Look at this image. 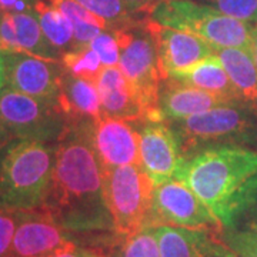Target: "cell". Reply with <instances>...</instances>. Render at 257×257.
I'll return each instance as SVG.
<instances>
[{"label": "cell", "instance_id": "f1b7e54d", "mask_svg": "<svg viewBox=\"0 0 257 257\" xmlns=\"http://www.w3.org/2000/svg\"><path fill=\"white\" fill-rule=\"evenodd\" d=\"M220 13L254 25L257 22V0H203Z\"/></svg>", "mask_w": 257, "mask_h": 257}, {"label": "cell", "instance_id": "7402d4cb", "mask_svg": "<svg viewBox=\"0 0 257 257\" xmlns=\"http://www.w3.org/2000/svg\"><path fill=\"white\" fill-rule=\"evenodd\" d=\"M32 10L50 45L62 55L76 47L73 28L60 10L45 0H35Z\"/></svg>", "mask_w": 257, "mask_h": 257}, {"label": "cell", "instance_id": "8fae6325", "mask_svg": "<svg viewBox=\"0 0 257 257\" xmlns=\"http://www.w3.org/2000/svg\"><path fill=\"white\" fill-rule=\"evenodd\" d=\"M133 123L109 116L89 121V138L101 170L140 166V135Z\"/></svg>", "mask_w": 257, "mask_h": 257}, {"label": "cell", "instance_id": "4fadbf2b", "mask_svg": "<svg viewBox=\"0 0 257 257\" xmlns=\"http://www.w3.org/2000/svg\"><path fill=\"white\" fill-rule=\"evenodd\" d=\"M140 135V166L155 186L175 180L184 157L166 120H145Z\"/></svg>", "mask_w": 257, "mask_h": 257}, {"label": "cell", "instance_id": "603a6c76", "mask_svg": "<svg viewBox=\"0 0 257 257\" xmlns=\"http://www.w3.org/2000/svg\"><path fill=\"white\" fill-rule=\"evenodd\" d=\"M49 3L60 10L70 22L73 28L76 46L89 45L94 37L109 29L104 20L93 15L90 10L82 6L77 0H49Z\"/></svg>", "mask_w": 257, "mask_h": 257}, {"label": "cell", "instance_id": "cb8c5ba5", "mask_svg": "<svg viewBox=\"0 0 257 257\" xmlns=\"http://www.w3.org/2000/svg\"><path fill=\"white\" fill-rule=\"evenodd\" d=\"M82 6L90 10L93 15L104 20L111 30L127 29L139 25L136 12L128 6L126 0H77Z\"/></svg>", "mask_w": 257, "mask_h": 257}, {"label": "cell", "instance_id": "2e32d148", "mask_svg": "<svg viewBox=\"0 0 257 257\" xmlns=\"http://www.w3.org/2000/svg\"><path fill=\"white\" fill-rule=\"evenodd\" d=\"M153 230L162 257H236L217 230L175 226H156Z\"/></svg>", "mask_w": 257, "mask_h": 257}, {"label": "cell", "instance_id": "836d02e7", "mask_svg": "<svg viewBox=\"0 0 257 257\" xmlns=\"http://www.w3.org/2000/svg\"><path fill=\"white\" fill-rule=\"evenodd\" d=\"M6 86V56L0 52V90Z\"/></svg>", "mask_w": 257, "mask_h": 257}, {"label": "cell", "instance_id": "7c38bea8", "mask_svg": "<svg viewBox=\"0 0 257 257\" xmlns=\"http://www.w3.org/2000/svg\"><path fill=\"white\" fill-rule=\"evenodd\" d=\"M143 26L156 47L163 82L214 53V47L207 42L190 33L162 26L147 16Z\"/></svg>", "mask_w": 257, "mask_h": 257}, {"label": "cell", "instance_id": "1f68e13d", "mask_svg": "<svg viewBox=\"0 0 257 257\" xmlns=\"http://www.w3.org/2000/svg\"><path fill=\"white\" fill-rule=\"evenodd\" d=\"M110 246H84L72 240L49 257H110Z\"/></svg>", "mask_w": 257, "mask_h": 257}, {"label": "cell", "instance_id": "9a60e30c", "mask_svg": "<svg viewBox=\"0 0 257 257\" xmlns=\"http://www.w3.org/2000/svg\"><path fill=\"white\" fill-rule=\"evenodd\" d=\"M0 52L28 53L52 60L62 59V53L50 45L32 12H2Z\"/></svg>", "mask_w": 257, "mask_h": 257}, {"label": "cell", "instance_id": "4316f807", "mask_svg": "<svg viewBox=\"0 0 257 257\" xmlns=\"http://www.w3.org/2000/svg\"><path fill=\"white\" fill-rule=\"evenodd\" d=\"M231 227L257 229V173L248 179L240 193Z\"/></svg>", "mask_w": 257, "mask_h": 257}, {"label": "cell", "instance_id": "ba28073f", "mask_svg": "<svg viewBox=\"0 0 257 257\" xmlns=\"http://www.w3.org/2000/svg\"><path fill=\"white\" fill-rule=\"evenodd\" d=\"M0 123L15 139L57 143L70 121L59 101L20 93L9 86L0 90Z\"/></svg>", "mask_w": 257, "mask_h": 257}, {"label": "cell", "instance_id": "9c48e42d", "mask_svg": "<svg viewBox=\"0 0 257 257\" xmlns=\"http://www.w3.org/2000/svg\"><path fill=\"white\" fill-rule=\"evenodd\" d=\"M156 226L223 230L220 221L214 217L209 207L189 186L179 180H170L155 187L147 227Z\"/></svg>", "mask_w": 257, "mask_h": 257}, {"label": "cell", "instance_id": "d6986e66", "mask_svg": "<svg viewBox=\"0 0 257 257\" xmlns=\"http://www.w3.org/2000/svg\"><path fill=\"white\" fill-rule=\"evenodd\" d=\"M59 104L70 123L100 119V96L96 82L64 73L59 94Z\"/></svg>", "mask_w": 257, "mask_h": 257}, {"label": "cell", "instance_id": "e0dca14e", "mask_svg": "<svg viewBox=\"0 0 257 257\" xmlns=\"http://www.w3.org/2000/svg\"><path fill=\"white\" fill-rule=\"evenodd\" d=\"M237 103L176 80H165L160 89L159 110L166 121L190 117L193 114L210 110L221 104ZM243 103V101H241Z\"/></svg>", "mask_w": 257, "mask_h": 257}, {"label": "cell", "instance_id": "3957f363", "mask_svg": "<svg viewBox=\"0 0 257 257\" xmlns=\"http://www.w3.org/2000/svg\"><path fill=\"white\" fill-rule=\"evenodd\" d=\"M56 143L13 139L0 152V207L15 211L45 206L52 186Z\"/></svg>", "mask_w": 257, "mask_h": 257}, {"label": "cell", "instance_id": "d590c367", "mask_svg": "<svg viewBox=\"0 0 257 257\" xmlns=\"http://www.w3.org/2000/svg\"><path fill=\"white\" fill-rule=\"evenodd\" d=\"M250 52L257 64V22L253 25V32H251V46H250Z\"/></svg>", "mask_w": 257, "mask_h": 257}, {"label": "cell", "instance_id": "f546056e", "mask_svg": "<svg viewBox=\"0 0 257 257\" xmlns=\"http://www.w3.org/2000/svg\"><path fill=\"white\" fill-rule=\"evenodd\" d=\"M89 46L99 55L101 63L104 67H113L117 66L120 60V46L117 37L114 32H101L99 36H96Z\"/></svg>", "mask_w": 257, "mask_h": 257}, {"label": "cell", "instance_id": "4dcf8cb0", "mask_svg": "<svg viewBox=\"0 0 257 257\" xmlns=\"http://www.w3.org/2000/svg\"><path fill=\"white\" fill-rule=\"evenodd\" d=\"M20 216L22 211L8 210L0 207V257H10Z\"/></svg>", "mask_w": 257, "mask_h": 257}, {"label": "cell", "instance_id": "ac0fdd59", "mask_svg": "<svg viewBox=\"0 0 257 257\" xmlns=\"http://www.w3.org/2000/svg\"><path fill=\"white\" fill-rule=\"evenodd\" d=\"M103 116L145 121L146 116L119 66L104 67L96 79Z\"/></svg>", "mask_w": 257, "mask_h": 257}, {"label": "cell", "instance_id": "52a82bcc", "mask_svg": "<svg viewBox=\"0 0 257 257\" xmlns=\"http://www.w3.org/2000/svg\"><path fill=\"white\" fill-rule=\"evenodd\" d=\"M143 20L136 26L113 30L120 46L117 66L127 79L145 111L146 120H163L159 110V96L163 77L159 67L156 47L143 26Z\"/></svg>", "mask_w": 257, "mask_h": 257}, {"label": "cell", "instance_id": "6da1fadb", "mask_svg": "<svg viewBox=\"0 0 257 257\" xmlns=\"http://www.w3.org/2000/svg\"><path fill=\"white\" fill-rule=\"evenodd\" d=\"M72 234L113 231L103 199V172L89 138V121L70 123L56 143L52 186L43 206Z\"/></svg>", "mask_w": 257, "mask_h": 257}, {"label": "cell", "instance_id": "d4e9b609", "mask_svg": "<svg viewBox=\"0 0 257 257\" xmlns=\"http://www.w3.org/2000/svg\"><path fill=\"white\" fill-rule=\"evenodd\" d=\"M110 257H162L153 227H145L127 237H116L110 246Z\"/></svg>", "mask_w": 257, "mask_h": 257}, {"label": "cell", "instance_id": "44dd1931", "mask_svg": "<svg viewBox=\"0 0 257 257\" xmlns=\"http://www.w3.org/2000/svg\"><path fill=\"white\" fill-rule=\"evenodd\" d=\"M241 101L257 109V64L248 49L224 47L214 49Z\"/></svg>", "mask_w": 257, "mask_h": 257}, {"label": "cell", "instance_id": "8992f818", "mask_svg": "<svg viewBox=\"0 0 257 257\" xmlns=\"http://www.w3.org/2000/svg\"><path fill=\"white\" fill-rule=\"evenodd\" d=\"M101 172L103 199L110 213L113 234L127 237L147 227L156 186L142 166H120Z\"/></svg>", "mask_w": 257, "mask_h": 257}, {"label": "cell", "instance_id": "ffe728a7", "mask_svg": "<svg viewBox=\"0 0 257 257\" xmlns=\"http://www.w3.org/2000/svg\"><path fill=\"white\" fill-rule=\"evenodd\" d=\"M169 80L184 83V84L202 89L206 92L219 94L229 100L241 101L239 93L234 89L224 67L221 66L219 57L214 53L204 57L190 67L184 69Z\"/></svg>", "mask_w": 257, "mask_h": 257}, {"label": "cell", "instance_id": "e575fe53", "mask_svg": "<svg viewBox=\"0 0 257 257\" xmlns=\"http://www.w3.org/2000/svg\"><path fill=\"white\" fill-rule=\"evenodd\" d=\"M13 136L10 135L9 132L6 130V128L3 127V124L0 123V152H2V149L6 146L8 143H9L10 140H13Z\"/></svg>", "mask_w": 257, "mask_h": 257}, {"label": "cell", "instance_id": "5b68a950", "mask_svg": "<svg viewBox=\"0 0 257 257\" xmlns=\"http://www.w3.org/2000/svg\"><path fill=\"white\" fill-rule=\"evenodd\" d=\"M147 18L166 28L197 36L214 49L251 46L253 25L230 18L196 0H160Z\"/></svg>", "mask_w": 257, "mask_h": 257}, {"label": "cell", "instance_id": "d6a6232c", "mask_svg": "<svg viewBox=\"0 0 257 257\" xmlns=\"http://www.w3.org/2000/svg\"><path fill=\"white\" fill-rule=\"evenodd\" d=\"M126 2L136 13H143L147 16L149 12L153 9L160 0H126Z\"/></svg>", "mask_w": 257, "mask_h": 257}, {"label": "cell", "instance_id": "8d00e7d4", "mask_svg": "<svg viewBox=\"0 0 257 257\" xmlns=\"http://www.w3.org/2000/svg\"><path fill=\"white\" fill-rule=\"evenodd\" d=\"M19 0H0V10L2 12H13Z\"/></svg>", "mask_w": 257, "mask_h": 257}, {"label": "cell", "instance_id": "30bf717a", "mask_svg": "<svg viewBox=\"0 0 257 257\" xmlns=\"http://www.w3.org/2000/svg\"><path fill=\"white\" fill-rule=\"evenodd\" d=\"M5 56L6 86L33 97L59 101L66 73L62 62L28 53H5Z\"/></svg>", "mask_w": 257, "mask_h": 257}, {"label": "cell", "instance_id": "7a4b0ae2", "mask_svg": "<svg viewBox=\"0 0 257 257\" xmlns=\"http://www.w3.org/2000/svg\"><path fill=\"white\" fill-rule=\"evenodd\" d=\"M257 173V150L210 147L184 159L175 176L202 200L223 229L231 227L244 184Z\"/></svg>", "mask_w": 257, "mask_h": 257}, {"label": "cell", "instance_id": "83f0119b", "mask_svg": "<svg viewBox=\"0 0 257 257\" xmlns=\"http://www.w3.org/2000/svg\"><path fill=\"white\" fill-rule=\"evenodd\" d=\"M221 239L236 257H257V229L254 227L221 230Z\"/></svg>", "mask_w": 257, "mask_h": 257}, {"label": "cell", "instance_id": "484cf974", "mask_svg": "<svg viewBox=\"0 0 257 257\" xmlns=\"http://www.w3.org/2000/svg\"><path fill=\"white\" fill-rule=\"evenodd\" d=\"M60 62L69 74L92 82H96L101 70L104 69L99 55L89 45L73 47L72 50L62 55Z\"/></svg>", "mask_w": 257, "mask_h": 257}, {"label": "cell", "instance_id": "5bb4252c", "mask_svg": "<svg viewBox=\"0 0 257 257\" xmlns=\"http://www.w3.org/2000/svg\"><path fill=\"white\" fill-rule=\"evenodd\" d=\"M73 234L45 209L22 211L10 257H49L70 243Z\"/></svg>", "mask_w": 257, "mask_h": 257}, {"label": "cell", "instance_id": "277c9868", "mask_svg": "<svg viewBox=\"0 0 257 257\" xmlns=\"http://www.w3.org/2000/svg\"><path fill=\"white\" fill-rule=\"evenodd\" d=\"M167 123L175 132L184 159L210 147L257 143V109L241 101Z\"/></svg>", "mask_w": 257, "mask_h": 257}]
</instances>
